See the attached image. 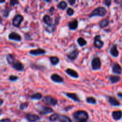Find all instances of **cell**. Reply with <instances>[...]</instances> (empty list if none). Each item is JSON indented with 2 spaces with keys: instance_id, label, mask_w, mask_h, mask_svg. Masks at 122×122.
<instances>
[{
  "instance_id": "cell-39",
  "label": "cell",
  "mask_w": 122,
  "mask_h": 122,
  "mask_svg": "<svg viewBox=\"0 0 122 122\" xmlns=\"http://www.w3.org/2000/svg\"><path fill=\"white\" fill-rule=\"evenodd\" d=\"M69 3H70L71 5H73L74 4V3H76V1L75 0H69Z\"/></svg>"
},
{
  "instance_id": "cell-41",
  "label": "cell",
  "mask_w": 122,
  "mask_h": 122,
  "mask_svg": "<svg viewBox=\"0 0 122 122\" xmlns=\"http://www.w3.org/2000/svg\"><path fill=\"white\" fill-rule=\"evenodd\" d=\"M117 96H118V97H120V98H122V93L119 92V93L117 94Z\"/></svg>"
},
{
  "instance_id": "cell-27",
  "label": "cell",
  "mask_w": 122,
  "mask_h": 122,
  "mask_svg": "<svg viewBox=\"0 0 122 122\" xmlns=\"http://www.w3.org/2000/svg\"><path fill=\"white\" fill-rule=\"evenodd\" d=\"M30 98L33 99H38V100H39V99H41L42 98V95L41 93L37 92V93L33 94L30 97Z\"/></svg>"
},
{
  "instance_id": "cell-29",
  "label": "cell",
  "mask_w": 122,
  "mask_h": 122,
  "mask_svg": "<svg viewBox=\"0 0 122 122\" xmlns=\"http://www.w3.org/2000/svg\"><path fill=\"white\" fill-rule=\"evenodd\" d=\"M67 7V3H65V1H61L59 4H58V8H59L61 10H65Z\"/></svg>"
},
{
  "instance_id": "cell-16",
  "label": "cell",
  "mask_w": 122,
  "mask_h": 122,
  "mask_svg": "<svg viewBox=\"0 0 122 122\" xmlns=\"http://www.w3.org/2000/svg\"><path fill=\"white\" fill-rule=\"evenodd\" d=\"M68 26L70 30H76L78 27V21L77 19H74L73 21H70L68 23Z\"/></svg>"
},
{
  "instance_id": "cell-22",
  "label": "cell",
  "mask_w": 122,
  "mask_h": 122,
  "mask_svg": "<svg viewBox=\"0 0 122 122\" xmlns=\"http://www.w3.org/2000/svg\"><path fill=\"white\" fill-rule=\"evenodd\" d=\"M109 80L111 83H116L119 82L120 80V77L118 76L110 75L109 76Z\"/></svg>"
},
{
  "instance_id": "cell-25",
  "label": "cell",
  "mask_w": 122,
  "mask_h": 122,
  "mask_svg": "<svg viewBox=\"0 0 122 122\" xmlns=\"http://www.w3.org/2000/svg\"><path fill=\"white\" fill-rule=\"evenodd\" d=\"M110 23V21L108 19H104V20H101L100 22H99V26L101 27V28H106L108 26Z\"/></svg>"
},
{
  "instance_id": "cell-42",
  "label": "cell",
  "mask_w": 122,
  "mask_h": 122,
  "mask_svg": "<svg viewBox=\"0 0 122 122\" xmlns=\"http://www.w3.org/2000/svg\"><path fill=\"white\" fill-rule=\"evenodd\" d=\"M54 10V7H53L50 8V9H49V12L51 13V12H53Z\"/></svg>"
},
{
  "instance_id": "cell-28",
  "label": "cell",
  "mask_w": 122,
  "mask_h": 122,
  "mask_svg": "<svg viewBox=\"0 0 122 122\" xmlns=\"http://www.w3.org/2000/svg\"><path fill=\"white\" fill-rule=\"evenodd\" d=\"M49 60H50V61L51 63L53 65H56V64H58L59 63V58L57 57H51L49 58Z\"/></svg>"
},
{
  "instance_id": "cell-17",
  "label": "cell",
  "mask_w": 122,
  "mask_h": 122,
  "mask_svg": "<svg viewBox=\"0 0 122 122\" xmlns=\"http://www.w3.org/2000/svg\"><path fill=\"white\" fill-rule=\"evenodd\" d=\"M65 73H67L68 75L70 76L74 77V78H78L79 77V74L77 73L76 71L72 69H67L65 70Z\"/></svg>"
},
{
  "instance_id": "cell-45",
  "label": "cell",
  "mask_w": 122,
  "mask_h": 122,
  "mask_svg": "<svg viewBox=\"0 0 122 122\" xmlns=\"http://www.w3.org/2000/svg\"><path fill=\"white\" fill-rule=\"evenodd\" d=\"M2 113H3V111H2L1 109H0V116L2 114Z\"/></svg>"
},
{
  "instance_id": "cell-43",
  "label": "cell",
  "mask_w": 122,
  "mask_h": 122,
  "mask_svg": "<svg viewBox=\"0 0 122 122\" xmlns=\"http://www.w3.org/2000/svg\"><path fill=\"white\" fill-rule=\"evenodd\" d=\"M2 22H3V19H2L1 17L0 16V24H1Z\"/></svg>"
},
{
  "instance_id": "cell-18",
  "label": "cell",
  "mask_w": 122,
  "mask_h": 122,
  "mask_svg": "<svg viewBox=\"0 0 122 122\" xmlns=\"http://www.w3.org/2000/svg\"><path fill=\"white\" fill-rule=\"evenodd\" d=\"M112 117L115 120H119L122 117V111H114L112 113Z\"/></svg>"
},
{
  "instance_id": "cell-3",
  "label": "cell",
  "mask_w": 122,
  "mask_h": 122,
  "mask_svg": "<svg viewBox=\"0 0 122 122\" xmlns=\"http://www.w3.org/2000/svg\"><path fill=\"white\" fill-rule=\"evenodd\" d=\"M42 102H44L45 105L47 106H55L57 104L58 101L56 99L54 98L53 97H52L51 96L48 95L45 96V97H44L42 100Z\"/></svg>"
},
{
  "instance_id": "cell-7",
  "label": "cell",
  "mask_w": 122,
  "mask_h": 122,
  "mask_svg": "<svg viewBox=\"0 0 122 122\" xmlns=\"http://www.w3.org/2000/svg\"><path fill=\"white\" fill-rule=\"evenodd\" d=\"M12 67L16 70L19 71V72H22L24 70V65L19 61H16L12 64Z\"/></svg>"
},
{
  "instance_id": "cell-40",
  "label": "cell",
  "mask_w": 122,
  "mask_h": 122,
  "mask_svg": "<svg viewBox=\"0 0 122 122\" xmlns=\"http://www.w3.org/2000/svg\"><path fill=\"white\" fill-rule=\"evenodd\" d=\"M3 103H4V100L1 98H0V107L3 104Z\"/></svg>"
},
{
  "instance_id": "cell-44",
  "label": "cell",
  "mask_w": 122,
  "mask_h": 122,
  "mask_svg": "<svg viewBox=\"0 0 122 122\" xmlns=\"http://www.w3.org/2000/svg\"><path fill=\"white\" fill-rule=\"evenodd\" d=\"M5 2V0H4V1H0V4H1V3H4Z\"/></svg>"
},
{
  "instance_id": "cell-8",
  "label": "cell",
  "mask_w": 122,
  "mask_h": 122,
  "mask_svg": "<svg viewBox=\"0 0 122 122\" xmlns=\"http://www.w3.org/2000/svg\"><path fill=\"white\" fill-rule=\"evenodd\" d=\"M53 111H54L51 108L49 107H46V106H42L39 110V113L42 115H46L47 114L51 113Z\"/></svg>"
},
{
  "instance_id": "cell-13",
  "label": "cell",
  "mask_w": 122,
  "mask_h": 122,
  "mask_svg": "<svg viewBox=\"0 0 122 122\" xmlns=\"http://www.w3.org/2000/svg\"><path fill=\"white\" fill-rule=\"evenodd\" d=\"M79 54V51L77 49H75L73 51L71 52L70 54H67V57L69 58L70 60H74L76 58H77V57L78 56Z\"/></svg>"
},
{
  "instance_id": "cell-12",
  "label": "cell",
  "mask_w": 122,
  "mask_h": 122,
  "mask_svg": "<svg viewBox=\"0 0 122 122\" xmlns=\"http://www.w3.org/2000/svg\"><path fill=\"white\" fill-rule=\"evenodd\" d=\"M46 53V51L45 49L38 48L37 49H32L29 51V54L33 55H39L42 54H44Z\"/></svg>"
},
{
  "instance_id": "cell-32",
  "label": "cell",
  "mask_w": 122,
  "mask_h": 122,
  "mask_svg": "<svg viewBox=\"0 0 122 122\" xmlns=\"http://www.w3.org/2000/svg\"><path fill=\"white\" fill-rule=\"evenodd\" d=\"M28 106H29V104H28V102H23V103H21V104L20 105L19 108H20V110H24L25 108H26L27 107H28Z\"/></svg>"
},
{
  "instance_id": "cell-2",
  "label": "cell",
  "mask_w": 122,
  "mask_h": 122,
  "mask_svg": "<svg viewBox=\"0 0 122 122\" xmlns=\"http://www.w3.org/2000/svg\"><path fill=\"white\" fill-rule=\"evenodd\" d=\"M106 13H107V10L104 7H99L92 11V13L89 15V17L91 18L94 16L103 17L106 15Z\"/></svg>"
},
{
  "instance_id": "cell-38",
  "label": "cell",
  "mask_w": 122,
  "mask_h": 122,
  "mask_svg": "<svg viewBox=\"0 0 122 122\" xmlns=\"http://www.w3.org/2000/svg\"><path fill=\"white\" fill-rule=\"evenodd\" d=\"M0 122H11V120L9 118H4L0 120Z\"/></svg>"
},
{
  "instance_id": "cell-5",
  "label": "cell",
  "mask_w": 122,
  "mask_h": 122,
  "mask_svg": "<svg viewBox=\"0 0 122 122\" xmlns=\"http://www.w3.org/2000/svg\"><path fill=\"white\" fill-rule=\"evenodd\" d=\"M23 19H24V18H23V16H21V14H17L13 18V21H12V24L14 27L19 28V27H20L21 22L23 21Z\"/></svg>"
},
{
  "instance_id": "cell-23",
  "label": "cell",
  "mask_w": 122,
  "mask_h": 122,
  "mask_svg": "<svg viewBox=\"0 0 122 122\" xmlns=\"http://www.w3.org/2000/svg\"><path fill=\"white\" fill-rule=\"evenodd\" d=\"M7 61L8 63L10 64H11V65H12V64H13V63H14V62L16 61V59L14 57V56H13L12 54H8L7 55Z\"/></svg>"
},
{
  "instance_id": "cell-26",
  "label": "cell",
  "mask_w": 122,
  "mask_h": 122,
  "mask_svg": "<svg viewBox=\"0 0 122 122\" xmlns=\"http://www.w3.org/2000/svg\"><path fill=\"white\" fill-rule=\"evenodd\" d=\"M77 42L78 44L79 45V46H81V47L86 45L87 44L86 41L85 39H83V38H82V37H80V38H79L78 39H77Z\"/></svg>"
},
{
  "instance_id": "cell-31",
  "label": "cell",
  "mask_w": 122,
  "mask_h": 122,
  "mask_svg": "<svg viewBox=\"0 0 122 122\" xmlns=\"http://www.w3.org/2000/svg\"><path fill=\"white\" fill-rule=\"evenodd\" d=\"M59 116L60 115L58 114L57 113L51 115V116L49 117V120H50L51 122H54V121L57 120L58 119Z\"/></svg>"
},
{
  "instance_id": "cell-11",
  "label": "cell",
  "mask_w": 122,
  "mask_h": 122,
  "mask_svg": "<svg viewBox=\"0 0 122 122\" xmlns=\"http://www.w3.org/2000/svg\"><path fill=\"white\" fill-rule=\"evenodd\" d=\"M51 79L53 82H57V83H62L64 81L63 77H61L60 76L58 75V74H56V73L52 74L51 76Z\"/></svg>"
},
{
  "instance_id": "cell-37",
  "label": "cell",
  "mask_w": 122,
  "mask_h": 122,
  "mask_svg": "<svg viewBox=\"0 0 122 122\" xmlns=\"http://www.w3.org/2000/svg\"><path fill=\"white\" fill-rule=\"evenodd\" d=\"M104 3L105 4V5H106V6L109 7L110 6L111 4V1H110V0H106V1H104Z\"/></svg>"
},
{
  "instance_id": "cell-35",
  "label": "cell",
  "mask_w": 122,
  "mask_h": 122,
  "mask_svg": "<svg viewBox=\"0 0 122 122\" xmlns=\"http://www.w3.org/2000/svg\"><path fill=\"white\" fill-rule=\"evenodd\" d=\"M18 77L14 75H10L9 76V80L10 81H16L18 79Z\"/></svg>"
},
{
  "instance_id": "cell-30",
  "label": "cell",
  "mask_w": 122,
  "mask_h": 122,
  "mask_svg": "<svg viewBox=\"0 0 122 122\" xmlns=\"http://www.w3.org/2000/svg\"><path fill=\"white\" fill-rule=\"evenodd\" d=\"M86 102L89 104H95L97 102V100L95 98L92 97H88L86 98Z\"/></svg>"
},
{
  "instance_id": "cell-20",
  "label": "cell",
  "mask_w": 122,
  "mask_h": 122,
  "mask_svg": "<svg viewBox=\"0 0 122 122\" xmlns=\"http://www.w3.org/2000/svg\"><path fill=\"white\" fill-rule=\"evenodd\" d=\"M108 101H109L110 104L111 106H119L120 105V103L119 101H118L114 97H109L108 98Z\"/></svg>"
},
{
  "instance_id": "cell-10",
  "label": "cell",
  "mask_w": 122,
  "mask_h": 122,
  "mask_svg": "<svg viewBox=\"0 0 122 122\" xmlns=\"http://www.w3.org/2000/svg\"><path fill=\"white\" fill-rule=\"evenodd\" d=\"M26 117L29 122H35L40 119V117L37 114H27Z\"/></svg>"
},
{
  "instance_id": "cell-19",
  "label": "cell",
  "mask_w": 122,
  "mask_h": 122,
  "mask_svg": "<svg viewBox=\"0 0 122 122\" xmlns=\"http://www.w3.org/2000/svg\"><path fill=\"white\" fill-rule=\"evenodd\" d=\"M64 94L69 97L70 99H73V101H76V102H79L80 99L78 97L77 95L74 93H64Z\"/></svg>"
},
{
  "instance_id": "cell-14",
  "label": "cell",
  "mask_w": 122,
  "mask_h": 122,
  "mask_svg": "<svg viewBox=\"0 0 122 122\" xmlns=\"http://www.w3.org/2000/svg\"><path fill=\"white\" fill-rule=\"evenodd\" d=\"M112 70H113V73H116V74H120L122 73V69L118 63H115L114 64L113 66Z\"/></svg>"
},
{
  "instance_id": "cell-4",
  "label": "cell",
  "mask_w": 122,
  "mask_h": 122,
  "mask_svg": "<svg viewBox=\"0 0 122 122\" xmlns=\"http://www.w3.org/2000/svg\"><path fill=\"white\" fill-rule=\"evenodd\" d=\"M91 66H92V70H98L100 69L101 66V62L100 58L98 57L94 58L91 62Z\"/></svg>"
},
{
  "instance_id": "cell-21",
  "label": "cell",
  "mask_w": 122,
  "mask_h": 122,
  "mask_svg": "<svg viewBox=\"0 0 122 122\" xmlns=\"http://www.w3.org/2000/svg\"><path fill=\"white\" fill-rule=\"evenodd\" d=\"M58 120L60 122H72L70 118L65 115H60Z\"/></svg>"
},
{
  "instance_id": "cell-33",
  "label": "cell",
  "mask_w": 122,
  "mask_h": 122,
  "mask_svg": "<svg viewBox=\"0 0 122 122\" xmlns=\"http://www.w3.org/2000/svg\"><path fill=\"white\" fill-rule=\"evenodd\" d=\"M10 11H11L10 9L8 8H5V10H4V12H3V16H4L5 17H7L9 16V13H10Z\"/></svg>"
},
{
  "instance_id": "cell-15",
  "label": "cell",
  "mask_w": 122,
  "mask_h": 122,
  "mask_svg": "<svg viewBox=\"0 0 122 122\" xmlns=\"http://www.w3.org/2000/svg\"><path fill=\"white\" fill-rule=\"evenodd\" d=\"M110 53L113 57H117L118 56V54H119V53H118V50H117V45L116 44H114L111 47V48L110 49Z\"/></svg>"
},
{
  "instance_id": "cell-1",
  "label": "cell",
  "mask_w": 122,
  "mask_h": 122,
  "mask_svg": "<svg viewBox=\"0 0 122 122\" xmlns=\"http://www.w3.org/2000/svg\"><path fill=\"white\" fill-rule=\"evenodd\" d=\"M73 117L76 122H87L89 115L85 111L78 110L73 113Z\"/></svg>"
},
{
  "instance_id": "cell-36",
  "label": "cell",
  "mask_w": 122,
  "mask_h": 122,
  "mask_svg": "<svg viewBox=\"0 0 122 122\" xmlns=\"http://www.w3.org/2000/svg\"><path fill=\"white\" fill-rule=\"evenodd\" d=\"M19 1H16V0H12V1H10V6H14L15 5H17V4H19Z\"/></svg>"
},
{
  "instance_id": "cell-9",
  "label": "cell",
  "mask_w": 122,
  "mask_h": 122,
  "mask_svg": "<svg viewBox=\"0 0 122 122\" xmlns=\"http://www.w3.org/2000/svg\"><path fill=\"white\" fill-rule=\"evenodd\" d=\"M8 38L10 40L16 41H20L21 40V36L15 32L10 33L8 35Z\"/></svg>"
},
{
  "instance_id": "cell-6",
  "label": "cell",
  "mask_w": 122,
  "mask_h": 122,
  "mask_svg": "<svg viewBox=\"0 0 122 122\" xmlns=\"http://www.w3.org/2000/svg\"><path fill=\"white\" fill-rule=\"evenodd\" d=\"M94 44L96 48L98 49H101L104 46V42L101 39V37L99 35H97L94 38Z\"/></svg>"
},
{
  "instance_id": "cell-24",
  "label": "cell",
  "mask_w": 122,
  "mask_h": 122,
  "mask_svg": "<svg viewBox=\"0 0 122 122\" xmlns=\"http://www.w3.org/2000/svg\"><path fill=\"white\" fill-rule=\"evenodd\" d=\"M43 21L46 24H47L49 26H51L52 25V21L51 20L50 17L48 15H45L43 17Z\"/></svg>"
},
{
  "instance_id": "cell-34",
  "label": "cell",
  "mask_w": 122,
  "mask_h": 122,
  "mask_svg": "<svg viewBox=\"0 0 122 122\" xmlns=\"http://www.w3.org/2000/svg\"><path fill=\"white\" fill-rule=\"evenodd\" d=\"M74 13V12L73 8H68V9H67V15L69 16H71L73 15Z\"/></svg>"
}]
</instances>
